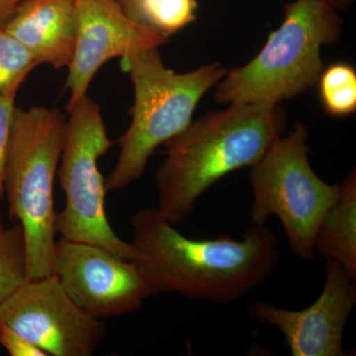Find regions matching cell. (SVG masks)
Wrapping results in <instances>:
<instances>
[{
	"label": "cell",
	"instance_id": "6da1fadb",
	"mask_svg": "<svg viewBox=\"0 0 356 356\" xmlns=\"http://www.w3.org/2000/svg\"><path fill=\"white\" fill-rule=\"evenodd\" d=\"M133 261L154 294L229 304L270 277L280 261L278 240L267 225H252L242 240L228 236L193 240L175 228L158 208L138 210L131 219Z\"/></svg>",
	"mask_w": 356,
	"mask_h": 356
},
{
	"label": "cell",
	"instance_id": "7a4b0ae2",
	"mask_svg": "<svg viewBox=\"0 0 356 356\" xmlns=\"http://www.w3.org/2000/svg\"><path fill=\"white\" fill-rule=\"evenodd\" d=\"M286 127L280 104H231L192 121L165 144L154 173L158 209L173 225L184 222L208 189L257 165Z\"/></svg>",
	"mask_w": 356,
	"mask_h": 356
},
{
	"label": "cell",
	"instance_id": "3957f363",
	"mask_svg": "<svg viewBox=\"0 0 356 356\" xmlns=\"http://www.w3.org/2000/svg\"><path fill=\"white\" fill-rule=\"evenodd\" d=\"M123 65L132 81L134 103L130 126L118 140L116 165L105 178L107 193L140 179L154 151L191 125L199 102L228 72L214 63L177 74L165 67L156 48L134 51Z\"/></svg>",
	"mask_w": 356,
	"mask_h": 356
},
{
	"label": "cell",
	"instance_id": "277c9868",
	"mask_svg": "<svg viewBox=\"0 0 356 356\" xmlns=\"http://www.w3.org/2000/svg\"><path fill=\"white\" fill-rule=\"evenodd\" d=\"M284 11L261 51L217 84V102L280 105L317 84L324 70L321 50L341 39L343 20L323 0H294Z\"/></svg>",
	"mask_w": 356,
	"mask_h": 356
},
{
	"label": "cell",
	"instance_id": "5b68a950",
	"mask_svg": "<svg viewBox=\"0 0 356 356\" xmlns=\"http://www.w3.org/2000/svg\"><path fill=\"white\" fill-rule=\"evenodd\" d=\"M65 118L44 106L14 110L4 170L9 214L24 231L27 280L53 274L56 245L54 182L64 144Z\"/></svg>",
	"mask_w": 356,
	"mask_h": 356
},
{
	"label": "cell",
	"instance_id": "8992f818",
	"mask_svg": "<svg viewBox=\"0 0 356 356\" xmlns=\"http://www.w3.org/2000/svg\"><path fill=\"white\" fill-rule=\"evenodd\" d=\"M308 138L305 124L295 123L289 134L278 138L250 168L254 192L250 221L266 225L269 218L277 217L293 254L313 261L318 226L339 200L341 184H327L312 168Z\"/></svg>",
	"mask_w": 356,
	"mask_h": 356
},
{
	"label": "cell",
	"instance_id": "52a82bcc",
	"mask_svg": "<svg viewBox=\"0 0 356 356\" xmlns=\"http://www.w3.org/2000/svg\"><path fill=\"white\" fill-rule=\"evenodd\" d=\"M58 175L65 207L56 215V234L93 243L133 261L132 243L116 235L107 219L105 178L98 159L113 147L99 105L88 95L67 110Z\"/></svg>",
	"mask_w": 356,
	"mask_h": 356
},
{
	"label": "cell",
	"instance_id": "ba28073f",
	"mask_svg": "<svg viewBox=\"0 0 356 356\" xmlns=\"http://www.w3.org/2000/svg\"><path fill=\"white\" fill-rule=\"evenodd\" d=\"M53 274L74 303L98 320L139 311L154 295L135 262L93 243L56 241Z\"/></svg>",
	"mask_w": 356,
	"mask_h": 356
},
{
	"label": "cell",
	"instance_id": "9c48e42d",
	"mask_svg": "<svg viewBox=\"0 0 356 356\" xmlns=\"http://www.w3.org/2000/svg\"><path fill=\"white\" fill-rule=\"evenodd\" d=\"M7 325L51 356H90L106 332L102 320L74 303L54 274L26 280L0 303Z\"/></svg>",
	"mask_w": 356,
	"mask_h": 356
},
{
	"label": "cell",
	"instance_id": "30bf717a",
	"mask_svg": "<svg viewBox=\"0 0 356 356\" xmlns=\"http://www.w3.org/2000/svg\"><path fill=\"white\" fill-rule=\"evenodd\" d=\"M325 285L318 298L304 310L254 302L248 315L273 325L285 337L293 356H344L343 332L356 305V280L337 261H325Z\"/></svg>",
	"mask_w": 356,
	"mask_h": 356
},
{
	"label": "cell",
	"instance_id": "8fae6325",
	"mask_svg": "<svg viewBox=\"0 0 356 356\" xmlns=\"http://www.w3.org/2000/svg\"><path fill=\"white\" fill-rule=\"evenodd\" d=\"M76 37L69 67L67 110L88 95L95 74L112 58L159 49L168 38L129 17L116 0H76Z\"/></svg>",
	"mask_w": 356,
	"mask_h": 356
},
{
	"label": "cell",
	"instance_id": "7c38bea8",
	"mask_svg": "<svg viewBox=\"0 0 356 356\" xmlns=\"http://www.w3.org/2000/svg\"><path fill=\"white\" fill-rule=\"evenodd\" d=\"M0 25L37 64L69 69L76 47V0H26Z\"/></svg>",
	"mask_w": 356,
	"mask_h": 356
},
{
	"label": "cell",
	"instance_id": "4fadbf2b",
	"mask_svg": "<svg viewBox=\"0 0 356 356\" xmlns=\"http://www.w3.org/2000/svg\"><path fill=\"white\" fill-rule=\"evenodd\" d=\"M315 254L337 261L356 280V170L341 184V195L323 218L314 245Z\"/></svg>",
	"mask_w": 356,
	"mask_h": 356
},
{
	"label": "cell",
	"instance_id": "5bb4252c",
	"mask_svg": "<svg viewBox=\"0 0 356 356\" xmlns=\"http://www.w3.org/2000/svg\"><path fill=\"white\" fill-rule=\"evenodd\" d=\"M197 9V0H130L123 10L168 39L195 21Z\"/></svg>",
	"mask_w": 356,
	"mask_h": 356
},
{
	"label": "cell",
	"instance_id": "9a60e30c",
	"mask_svg": "<svg viewBox=\"0 0 356 356\" xmlns=\"http://www.w3.org/2000/svg\"><path fill=\"white\" fill-rule=\"evenodd\" d=\"M318 95L327 114L346 117L356 111V72L353 65L337 63L324 67L318 79Z\"/></svg>",
	"mask_w": 356,
	"mask_h": 356
},
{
	"label": "cell",
	"instance_id": "2e32d148",
	"mask_svg": "<svg viewBox=\"0 0 356 356\" xmlns=\"http://www.w3.org/2000/svg\"><path fill=\"white\" fill-rule=\"evenodd\" d=\"M27 280V247L24 231L18 222L0 229V303Z\"/></svg>",
	"mask_w": 356,
	"mask_h": 356
},
{
	"label": "cell",
	"instance_id": "e0dca14e",
	"mask_svg": "<svg viewBox=\"0 0 356 356\" xmlns=\"http://www.w3.org/2000/svg\"><path fill=\"white\" fill-rule=\"evenodd\" d=\"M38 65L29 51L0 25V91L18 79H26Z\"/></svg>",
	"mask_w": 356,
	"mask_h": 356
},
{
	"label": "cell",
	"instance_id": "ac0fdd59",
	"mask_svg": "<svg viewBox=\"0 0 356 356\" xmlns=\"http://www.w3.org/2000/svg\"><path fill=\"white\" fill-rule=\"evenodd\" d=\"M25 79H18L0 91V200L4 197V170L16 96Z\"/></svg>",
	"mask_w": 356,
	"mask_h": 356
},
{
	"label": "cell",
	"instance_id": "d6986e66",
	"mask_svg": "<svg viewBox=\"0 0 356 356\" xmlns=\"http://www.w3.org/2000/svg\"><path fill=\"white\" fill-rule=\"evenodd\" d=\"M0 343L11 356H48L10 327L0 324Z\"/></svg>",
	"mask_w": 356,
	"mask_h": 356
},
{
	"label": "cell",
	"instance_id": "ffe728a7",
	"mask_svg": "<svg viewBox=\"0 0 356 356\" xmlns=\"http://www.w3.org/2000/svg\"><path fill=\"white\" fill-rule=\"evenodd\" d=\"M25 1L26 0H0V24L6 22Z\"/></svg>",
	"mask_w": 356,
	"mask_h": 356
},
{
	"label": "cell",
	"instance_id": "44dd1931",
	"mask_svg": "<svg viewBox=\"0 0 356 356\" xmlns=\"http://www.w3.org/2000/svg\"><path fill=\"white\" fill-rule=\"evenodd\" d=\"M323 1L329 4V6H331L332 8L336 9L337 11H343L350 8L355 0H323Z\"/></svg>",
	"mask_w": 356,
	"mask_h": 356
},
{
	"label": "cell",
	"instance_id": "7402d4cb",
	"mask_svg": "<svg viewBox=\"0 0 356 356\" xmlns=\"http://www.w3.org/2000/svg\"><path fill=\"white\" fill-rule=\"evenodd\" d=\"M116 1L118 2L119 4H120L122 8H124V7L127 6L128 2L130 1V0H116Z\"/></svg>",
	"mask_w": 356,
	"mask_h": 356
},
{
	"label": "cell",
	"instance_id": "603a6c76",
	"mask_svg": "<svg viewBox=\"0 0 356 356\" xmlns=\"http://www.w3.org/2000/svg\"><path fill=\"white\" fill-rule=\"evenodd\" d=\"M4 229L3 222H2V214L1 211H0V229Z\"/></svg>",
	"mask_w": 356,
	"mask_h": 356
}]
</instances>
